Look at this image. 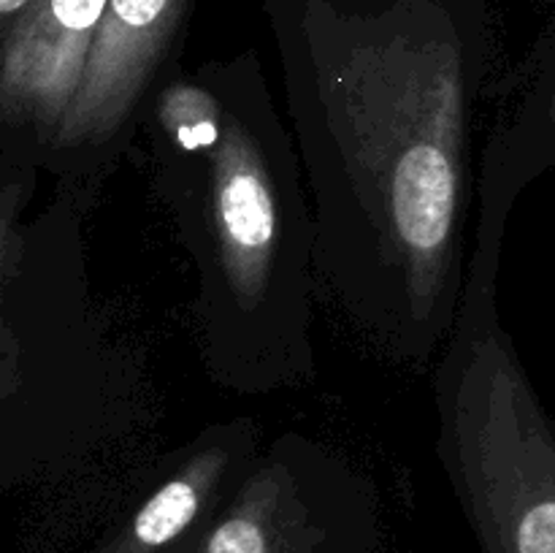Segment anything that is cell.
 Listing matches in <instances>:
<instances>
[{"label":"cell","instance_id":"obj_1","mask_svg":"<svg viewBox=\"0 0 555 553\" xmlns=\"http://www.w3.org/2000/svg\"><path fill=\"white\" fill-rule=\"evenodd\" d=\"M280 47L318 276L383 356L434 366L469 280L486 52L442 0H304Z\"/></svg>","mask_w":555,"mask_h":553},{"label":"cell","instance_id":"obj_2","mask_svg":"<svg viewBox=\"0 0 555 553\" xmlns=\"http://www.w3.org/2000/svg\"><path fill=\"white\" fill-rule=\"evenodd\" d=\"M155 190L195 274L201 361L258 396L312 380L318 276L312 198L296 136L253 57L173 65L144 119Z\"/></svg>","mask_w":555,"mask_h":553},{"label":"cell","instance_id":"obj_3","mask_svg":"<svg viewBox=\"0 0 555 553\" xmlns=\"http://www.w3.org/2000/svg\"><path fill=\"white\" fill-rule=\"evenodd\" d=\"M38 171L3 168L0 188V461L27 477L103 434L108 347L92 314L81 201L25 217Z\"/></svg>","mask_w":555,"mask_h":553},{"label":"cell","instance_id":"obj_4","mask_svg":"<svg viewBox=\"0 0 555 553\" xmlns=\"http://www.w3.org/2000/svg\"><path fill=\"white\" fill-rule=\"evenodd\" d=\"M437 459L482 553H555V428L499 312V285L466 280L434 363Z\"/></svg>","mask_w":555,"mask_h":553},{"label":"cell","instance_id":"obj_5","mask_svg":"<svg viewBox=\"0 0 555 553\" xmlns=\"http://www.w3.org/2000/svg\"><path fill=\"white\" fill-rule=\"evenodd\" d=\"M369 480L341 450L287 432L271 439L242 486L184 553H334L363 524Z\"/></svg>","mask_w":555,"mask_h":553},{"label":"cell","instance_id":"obj_6","mask_svg":"<svg viewBox=\"0 0 555 553\" xmlns=\"http://www.w3.org/2000/svg\"><path fill=\"white\" fill-rule=\"evenodd\" d=\"M188 9L190 0H108L79 92L41 171L87 188L122 155L173 68Z\"/></svg>","mask_w":555,"mask_h":553},{"label":"cell","instance_id":"obj_7","mask_svg":"<svg viewBox=\"0 0 555 553\" xmlns=\"http://www.w3.org/2000/svg\"><path fill=\"white\" fill-rule=\"evenodd\" d=\"M108 0H36L0 30V168L41 171L79 92Z\"/></svg>","mask_w":555,"mask_h":553},{"label":"cell","instance_id":"obj_8","mask_svg":"<svg viewBox=\"0 0 555 553\" xmlns=\"http://www.w3.org/2000/svg\"><path fill=\"white\" fill-rule=\"evenodd\" d=\"M260 455L253 421L206 426L173 450L122 529L101 553H184L236 493Z\"/></svg>","mask_w":555,"mask_h":553},{"label":"cell","instance_id":"obj_9","mask_svg":"<svg viewBox=\"0 0 555 553\" xmlns=\"http://www.w3.org/2000/svg\"><path fill=\"white\" fill-rule=\"evenodd\" d=\"M555 168V30L507 92L477 163V231L469 274L499 282L507 222L520 195Z\"/></svg>","mask_w":555,"mask_h":553},{"label":"cell","instance_id":"obj_10","mask_svg":"<svg viewBox=\"0 0 555 553\" xmlns=\"http://www.w3.org/2000/svg\"><path fill=\"white\" fill-rule=\"evenodd\" d=\"M36 0H0V30H9Z\"/></svg>","mask_w":555,"mask_h":553}]
</instances>
